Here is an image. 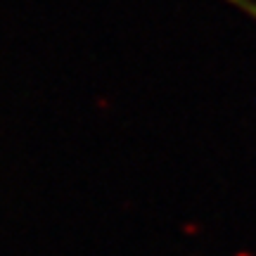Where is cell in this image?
Masks as SVG:
<instances>
[{"instance_id": "1", "label": "cell", "mask_w": 256, "mask_h": 256, "mask_svg": "<svg viewBox=\"0 0 256 256\" xmlns=\"http://www.w3.org/2000/svg\"><path fill=\"white\" fill-rule=\"evenodd\" d=\"M226 2H230L232 8H238L240 12H244L249 19L256 22V0H226Z\"/></svg>"}]
</instances>
